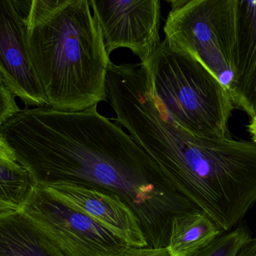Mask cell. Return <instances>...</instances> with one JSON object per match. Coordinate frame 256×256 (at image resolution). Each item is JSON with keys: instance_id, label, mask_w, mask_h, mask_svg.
I'll return each instance as SVG.
<instances>
[{"instance_id": "30bf717a", "label": "cell", "mask_w": 256, "mask_h": 256, "mask_svg": "<svg viewBox=\"0 0 256 256\" xmlns=\"http://www.w3.org/2000/svg\"><path fill=\"white\" fill-rule=\"evenodd\" d=\"M236 70L238 108L252 118L256 114V0H239Z\"/></svg>"}, {"instance_id": "2e32d148", "label": "cell", "mask_w": 256, "mask_h": 256, "mask_svg": "<svg viewBox=\"0 0 256 256\" xmlns=\"http://www.w3.org/2000/svg\"><path fill=\"white\" fill-rule=\"evenodd\" d=\"M112 256H172L168 248L128 246L124 251Z\"/></svg>"}, {"instance_id": "9a60e30c", "label": "cell", "mask_w": 256, "mask_h": 256, "mask_svg": "<svg viewBox=\"0 0 256 256\" xmlns=\"http://www.w3.org/2000/svg\"><path fill=\"white\" fill-rule=\"evenodd\" d=\"M16 96L0 82V126L4 125L22 112L16 104Z\"/></svg>"}, {"instance_id": "4fadbf2b", "label": "cell", "mask_w": 256, "mask_h": 256, "mask_svg": "<svg viewBox=\"0 0 256 256\" xmlns=\"http://www.w3.org/2000/svg\"><path fill=\"white\" fill-rule=\"evenodd\" d=\"M221 229L203 211L174 217L166 248L172 256H192L220 236Z\"/></svg>"}, {"instance_id": "277c9868", "label": "cell", "mask_w": 256, "mask_h": 256, "mask_svg": "<svg viewBox=\"0 0 256 256\" xmlns=\"http://www.w3.org/2000/svg\"><path fill=\"white\" fill-rule=\"evenodd\" d=\"M142 65L157 106L172 122L200 137L230 138L228 121L234 104L200 62L164 40Z\"/></svg>"}, {"instance_id": "5bb4252c", "label": "cell", "mask_w": 256, "mask_h": 256, "mask_svg": "<svg viewBox=\"0 0 256 256\" xmlns=\"http://www.w3.org/2000/svg\"><path fill=\"white\" fill-rule=\"evenodd\" d=\"M245 224L218 236L210 244L192 256H238L242 247L251 239Z\"/></svg>"}, {"instance_id": "5b68a950", "label": "cell", "mask_w": 256, "mask_h": 256, "mask_svg": "<svg viewBox=\"0 0 256 256\" xmlns=\"http://www.w3.org/2000/svg\"><path fill=\"white\" fill-rule=\"evenodd\" d=\"M164 32L172 48L200 62L239 106V0L172 1Z\"/></svg>"}, {"instance_id": "7a4b0ae2", "label": "cell", "mask_w": 256, "mask_h": 256, "mask_svg": "<svg viewBox=\"0 0 256 256\" xmlns=\"http://www.w3.org/2000/svg\"><path fill=\"white\" fill-rule=\"evenodd\" d=\"M107 98L133 140L180 193L230 232L256 202V143L208 138L172 122L158 108L142 64H110Z\"/></svg>"}, {"instance_id": "52a82bcc", "label": "cell", "mask_w": 256, "mask_h": 256, "mask_svg": "<svg viewBox=\"0 0 256 256\" xmlns=\"http://www.w3.org/2000/svg\"><path fill=\"white\" fill-rule=\"evenodd\" d=\"M108 55L128 48L145 64L161 44L158 0H89Z\"/></svg>"}, {"instance_id": "e0dca14e", "label": "cell", "mask_w": 256, "mask_h": 256, "mask_svg": "<svg viewBox=\"0 0 256 256\" xmlns=\"http://www.w3.org/2000/svg\"><path fill=\"white\" fill-rule=\"evenodd\" d=\"M238 256H256V238H251L242 247Z\"/></svg>"}, {"instance_id": "9c48e42d", "label": "cell", "mask_w": 256, "mask_h": 256, "mask_svg": "<svg viewBox=\"0 0 256 256\" xmlns=\"http://www.w3.org/2000/svg\"><path fill=\"white\" fill-rule=\"evenodd\" d=\"M38 186L88 216L130 246H148L137 216L119 196L92 187L67 182Z\"/></svg>"}, {"instance_id": "8992f818", "label": "cell", "mask_w": 256, "mask_h": 256, "mask_svg": "<svg viewBox=\"0 0 256 256\" xmlns=\"http://www.w3.org/2000/svg\"><path fill=\"white\" fill-rule=\"evenodd\" d=\"M22 212L66 256H112L130 246L36 184Z\"/></svg>"}, {"instance_id": "7c38bea8", "label": "cell", "mask_w": 256, "mask_h": 256, "mask_svg": "<svg viewBox=\"0 0 256 256\" xmlns=\"http://www.w3.org/2000/svg\"><path fill=\"white\" fill-rule=\"evenodd\" d=\"M34 186L30 172L0 140V218L22 212Z\"/></svg>"}, {"instance_id": "ba28073f", "label": "cell", "mask_w": 256, "mask_h": 256, "mask_svg": "<svg viewBox=\"0 0 256 256\" xmlns=\"http://www.w3.org/2000/svg\"><path fill=\"white\" fill-rule=\"evenodd\" d=\"M32 0L0 1V82L26 108L48 106L26 44V25Z\"/></svg>"}, {"instance_id": "6da1fadb", "label": "cell", "mask_w": 256, "mask_h": 256, "mask_svg": "<svg viewBox=\"0 0 256 256\" xmlns=\"http://www.w3.org/2000/svg\"><path fill=\"white\" fill-rule=\"evenodd\" d=\"M0 140L36 185L67 182L119 196L137 216L152 248L167 247L174 217L200 210L97 106L77 112L25 108L0 126Z\"/></svg>"}, {"instance_id": "8fae6325", "label": "cell", "mask_w": 256, "mask_h": 256, "mask_svg": "<svg viewBox=\"0 0 256 256\" xmlns=\"http://www.w3.org/2000/svg\"><path fill=\"white\" fill-rule=\"evenodd\" d=\"M0 256H66L22 212L0 218Z\"/></svg>"}, {"instance_id": "ac0fdd59", "label": "cell", "mask_w": 256, "mask_h": 256, "mask_svg": "<svg viewBox=\"0 0 256 256\" xmlns=\"http://www.w3.org/2000/svg\"><path fill=\"white\" fill-rule=\"evenodd\" d=\"M251 118V122L248 124V130L251 134L252 142L256 143V114Z\"/></svg>"}, {"instance_id": "3957f363", "label": "cell", "mask_w": 256, "mask_h": 256, "mask_svg": "<svg viewBox=\"0 0 256 256\" xmlns=\"http://www.w3.org/2000/svg\"><path fill=\"white\" fill-rule=\"evenodd\" d=\"M26 44L48 106L77 112L107 100L112 62L89 0H32Z\"/></svg>"}]
</instances>
